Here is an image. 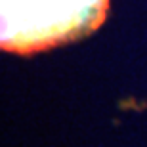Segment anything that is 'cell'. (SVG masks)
<instances>
[{"mask_svg":"<svg viewBox=\"0 0 147 147\" xmlns=\"http://www.w3.org/2000/svg\"><path fill=\"white\" fill-rule=\"evenodd\" d=\"M109 0H0V50L34 54L92 34Z\"/></svg>","mask_w":147,"mask_h":147,"instance_id":"obj_1","label":"cell"}]
</instances>
